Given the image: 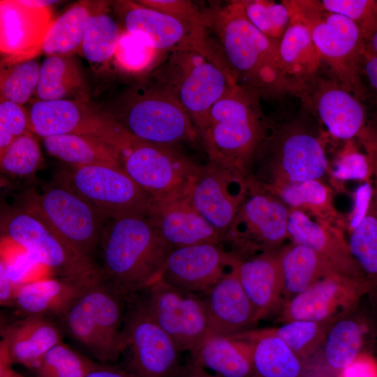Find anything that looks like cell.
<instances>
[{
	"instance_id": "obj_1",
	"label": "cell",
	"mask_w": 377,
	"mask_h": 377,
	"mask_svg": "<svg viewBox=\"0 0 377 377\" xmlns=\"http://www.w3.org/2000/svg\"><path fill=\"white\" fill-rule=\"evenodd\" d=\"M261 98L256 91L235 82L213 105L198 131L207 163L251 178L255 155L270 130Z\"/></svg>"
},
{
	"instance_id": "obj_2",
	"label": "cell",
	"mask_w": 377,
	"mask_h": 377,
	"mask_svg": "<svg viewBox=\"0 0 377 377\" xmlns=\"http://www.w3.org/2000/svg\"><path fill=\"white\" fill-rule=\"evenodd\" d=\"M202 9L206 27L216 36L221 56L235 82L262 97L286 94L276 62L279 43L266 37L249 21L242 1L213 3Z\"/></svg>"
},
{
	"instance_id": "obj_3",
	"label": "cell",
	"mask_w": 377,
	"mask_h": 377,
	"mask_svg": "<svg viewBox=\"0 0 377 377\" xmlns=\"http://www.w3.org/2000/svg\"><path fill=\"white\" fill-rule=\"evenodd\" d=\"M100 245L101 269L126 298L143 292L159 279L172 249L146 215L107 220Z\"/></svg>"
},
{
	"instance_id": "obj_4",
	"label": "cell",
	"mask_w": 377,
	"mask_h": 377,
	"mask_svg": "<svg viewBox=\"0 0 377 377\" xmlns=\"http://www.w3.org/2000/svg\"><path fill=\"white\" fill-rule=\"evenodd\" d=\"M327 167L318 134L306 121L296 119L270 128L255 155L251 179L267 189L319 179Z\"/></svg>"
},
{
	"instance_id": "obj_5",
	"label": "cell",
	"mask_w": 377,
	"mask_h": 377,
	"mask_svg": "<svg viewBox=\"0 0 377 377\" xmlns=\"http://www.w3.org/2000/svg\"><path fill=\"white\" fill-rule=\"evenodd\" d=\"M126 297L104 275L89 286L58 318L65 334L102 363L121 356Z\"/></svg>"
},
{
	"instance_id": "obj_6",
	"label": "cell",
	"mask_w": 377,
	"mask_h": 377,
	"mask_svg": "<svg viewBox=\"0 0 377 377\" xmlns=\"http://www.w3.org/2000/svg\"><path fill=\"white\" fill-rule=\"evenodd\" d=\"M283 2L290 15L309 30L332 76L360 100L363 98L365 91L360 75L367 44L359 28L346 17L324 9L319 1Z\"/></svg>"
},
{
	"instance_id": "obj_7",
	"label": "cell",
	"mask_w": 377,
	"mask_h": 377,
	"mask_svg": "<svg viewBox=\"0 0 377 377\" xmlns=\"http://www.w3.org/2000/svg\"><path fill=\"white\" fill-rule=\"evenodd\" d=\"M152 79L182 107L198 132L213 105L235 83L228 69L196 50L169 52Z\"/></svg>"
},
{
	"instance_id": "obj_8",
	"label": "cell",
	"mask_w": 377,
	"mask_h": 377,
	"mask_svg": "<svg viewBox=\"0 0 377 377\" xmlns=\"http://www.w3.org/2000/svg\"><path fill=\"white\" fill-rule=\"evenodd\" d=\"M112 116L130 134L147 142L177 146L200 140L182 107L152 82L128 92L121 110Z\"/></svg>"
},
{
	"instance_id": "obj_9",
	"label": "cell",
	"mask_w": 377,
	"mask_h": 377,
	"mask_svg": "<svg viewBox=\"0 0 377 377\" xmlns=\"http://www.w3.org/2000/svg\"><path fill=\"white\" fill-rule=\"evenodd\" d=\"M182 352L145 308L139 294L126 297L121 334L125 368L138 377H179Z\"/></svg>"
},
{
	"instance_id": "obj_10",
	"label": "cell",
	"mask_w": 377,
	"mask_h": 377,
	"mask_svg": "<svg viewBox=\"0 0 377 377\" xmlns=\"http://www.w3.org/2000/svg\"><path fill=\"white\" fill-rule=\"evenodd\" d=\"M24 206L39 215L68 245L92 258L107 220L64 184L30 193Z\"/></svg>"
},
{
	"instance_id": "obj_11",
	"label": "cell",
	"mask_w": 377,
	"mask_h": 377,
	"mask_svg": "<svg viewBox=\"0 0 377 377\" xmlns=\"http://www.w3.org/2000/svg\"><path fill=\"white\" fill-rule=\"evenodd\" d=\"M119 163L151 198L184 192L201 168L177 146L152 143L133 135L121 151Z\"/></svg>"
},
{
	"instance_id": "obj_12",
	"label": "cell",
	"mask_w": 377,
	"mask_h": 377,
	"mask_svg": "<svg viewBox=\"0 0 377 377\" xmlns=\"http://www.w3.org/2000/svg\"><path fill=\"white\" fill-rule=\"evenodd\" d=\"M28 117L30 131L43 138L66 134L91 136L110 145L119 154L133 136L111 114L88 101L36 100Z\"/></svg>"
},
{
	"instance_id": "obj_13",
	"label": "cell",
	"mask_w": 377,
	"mask_h": 377,
	"mask_svg": "<svg viewBox=\"0 0 377 377\" xmlns=\"http://www.w3.org/2000/svg\"><path fill=\"white\" fill-rule=\"evenodd\" d=\"M1 226L8 238L57 276H77L101 268L92 258L73 249L39 215L24 205L7 212Z\"/></svg>"
},
{
	"instance_id": "obj_14",
	"label": "cell",
	"mask_w": 377,
	"mask_h": 377,
	"mask_svg": "<svg viewBox=\"0 0 377 377\" xmlns=\"http://www.w3.org/2000/svg\"><path fill=\"white\" fill-rule=\"evenodd\" d=\"M290 211L276 196L251 183L222 244H229L241 258L253 251H274L288 238Z\"/></svg>"
},
{
	"instance_id": "obj_15",
	"label": "cell",
	"mask_w": 377,
	"mask_h": 377,
	"mask_svg": "<svg viewBox=\"0 0 377 377\" xmlns=\"http://www.w3.org/2000/svg\"><path fill=\"white\" fill-rule=\"evenodd\" d=\"M139 295L149 314L182 353L193 354L210 335L207 309L200 294L158 280Z\"/></svg>"
},
{
	"instance_id": "obj_16",
	"label": "cell",
	"mask_w": 377,
	"mask_h": 377,
	"mask_svg": "<svg viewBox=\"0 0 377 377\" xmlns=\"http://www.w3.org/2000/svg\"><path fill=\"white\" fill-rule=\"evenodd\" d=\"M63 184L91 205L106 220L146 215L151 198L121 167L73 168Z\"/></svg>"
},
{
	"instance_id": "obj_17",
	"label": "cell",
	"mask_w": 377,
	"mask_h": 377,
	"mask_svg": "<svg viewBox=\"0 0 377 377\" xmlns=\"http://www.w3.org/2000/svg\"><path fill=\"white\" fill-rule=\"evenodd\" d=\"M118 6L125 31L142 36L158 52L196 50L228 68L218 45L215 46L211 41L208 29L205 27L179 20L136 1H121Z\"/></svg>"
},
{
	"instance_id": "obj_18",
	"label": "cell",
	"mask_w": 377,
	"mask_h": 377,
	"mask_svg": "<svg viewBox=\"0 0 377 377\" xmlns=\"http://www.w3.org/2000/svg\"><path fill=\"white\" fill-rule=\"evenodd\" d=\"M368 293H371V288L367 281L334 274L286 300L281 318L283 323L306 320L332 323L355 309Z\"/></svg>"
},
{
	"instance_id": "obj_19",
	"label": "cell",
	"mask_w": 377,
	"mask_h": 377,
	"mask_svg": "<svg viewBox=\"0 0 377 377\" xmlns=\"http://www.w3.org/2000/svg\"><path fill=\"white\" fill-rule=\"evenodd\" d=\"M249 182L226 169L207 163L200 168L186 190L193 206L219 234L222 244L246 195Z\"/></svg>"
},
{
	"instance_id": "obj_20",
	"label": "cell",
	"mask_w": 377,
	"mask_h": 377,
	"mask_svg": "<svg viewBox=\"0 0 377 377\" xmlns=\"http://www.w3.org/2000/svg\"><path fill=\"white\" fill-rule=\"evenodd\" d=\"M240 258L221 244L202 243L172 249L158 280L200 294L228 272Z\"/></svg>"
},
{
	"instance_id": "obj_21",
	"label": "cell",
	"mask_w": 377,
	"mask_h": 377,
	"mask_svg": "<svg viewBox=\"0 0 377 377\" xmlns=\"http://www.w3.org/2000/svg\"><path fill=\"white\" fill-rule=\"evenodd\" d=\"M334 138L348 140L366 126L360 100L334 77L316 75L296 95Z\"/></svg>"
},
{
	"instance_id": "obj_22",
	"label": "cell",
	"mask_w": 377,
	"mask_h": 377,
	"mask_svg": "<svg viewBox=\"0 0 377 377\" xmlns=\"http://www.w3.org/2000/svg\"><path fill=\"white\" fill-rule=\"evenodd\" d=\"M54 20L50 7H34L22 0L0 1V50L4 61L14 64L41 52Z\"/></svg>"
},
{
	"instance_id": "obj_23",
	"label": "cell",
	"mask_w": 377,
	"mask_h": 377,
	"mask_svg": "<svg viewBox=\"0 0 377 377\" xmlns=\"http://www.w3.org/2000/svg\"><path fill=\"white\" fill-rule=\"evenodd\" d=\"M146 216L171 249L202 243L222 244L219 234L197 212L186 191L151 198Z\"/></svg>"
},
{
	"instance_id": "obj_24",
	"label": "cell",
	"mask_w": 377,
	"mask_h": 377,
	"mask_svg": "<svg viewBox=\"0 0 377 377\" xmlns=\"http://www.w3.org/2000/svg\"><path fill=\"white\" fill-rule=\"evenodd\" d=\"M64 335L57 318L42 315L20 316L1 324L0 354L13 365L20 364L30 370L63 341Z\"/></svg>"
},
{
	"instance_id": "obj_25",
	"label": "cell",
	"mask_w": 377,
	"mask_h": 377,
	"mask_svg": "<svg viewBox=\"0 0 377 377\" xmlns=\"http://www.w3.org/2000/svg\"><path fill=\"white\" fill-rule=\"evenodd\" d=\"M104 275L101 267L80 276L45 278L21 283L13 308L20 316L42 315L58 319L82 292Z\"/></svg>"
},
{
	"instance_id": "obj_26",
	"label": "cell",
	"mask_w": 377,
	"mask_h": 377,
	"mask_svg": "<svg viewBox=\"0 0 377 377\" xmlns=\"http://www.w3.org/2000/svg\"><path fill=\"white\" fill-rule=\"evenodd\" d=\"M288 232L292 242L306 246L317 252L339 274L367 281L352 256L340 227L327 222L313 221L303 211L291 209Z\"/></svg>"
},
{
	"instance_id": "obj_27",
	"label": "cell",
	"mask_w": 377,
	"mask_h": 377,
	"mask_svg": "<svg viewBox=\"0 0 377 377\" xmlns=\"http://www.w3.org/2000/svg\"><path fill=\"white\" fill-rule=\"evenodd\" d=\"M200 295L207 309L210 335L232 337L244 332L245 329L258 322L254 309L239 282L235 265Z\"/></svg>"
},
{
	"instance_id": "obj_28",
	"label": "cell",
	"mask_w": 377,
	"mask_h": 377,
	"mask_svg": "<svg viewBox=\"0 0 377 377\" xmlns=\"http://www.w3.org/2000/svg\"><path fill=\"white\" fill-rule=\"evenodd\" d=\"M276 62L285 92L295 95L319 74L323 63L309 30L293 16L279 44Z\"/></svg>"
},
{
	"instance_id": "obj_29",
	"label": "cell",
	"mask_w": 377,
	"mask_h": 377,
	"mask_svg": "<svg viewBox=\"0 0 377 377\" xmlns=\"http://www.w3.org/2000/svg\"><path fill=\"white\" fill-rule=\"evenodd\" d=\"M235 269L258 320L281 304L283 288L278 252L264 251L246 259L239 258Z\"/></svg>"
},
{
	"instance_id": "obj_30",
	"label": "cell",
	"mask_w": 377,
	"mask_h": 377,
	"mask_svg": "<svg viewBox=\"0 0 377 377\" xmlns=\"http://www.w3.org/2000/svg\"><path fill=\"white\" fill-rule=\"evenodd\" d=\"M243 343L251 362L249 377H303V359L267 330L244 332L230 337Z\"/></svg>"
},
{
	"instance_id": "obj_31",
	"label": "cell",
	"mask_w": 377,
	"mask_h": 377,
	"mask_svg": "<svg viewBox=\"0 0 377 377\" xmlns=\"http://www.w3.org/2000/svg\"><path fill=\"white\" fill-rule=\"evenodd\" d=\"M283 298L303 292L318 280L339 274L327 260L313 249L292 242L278 251Z\"/></svg>"
},
{
	"instance_id": "obj_32",
	"label": "cell",
	"mask_w": 377,
	"mask_h": 377,
	"mask_svg": "<svg viewBox=\"0 0 377 377\" xmlns=\"http://www.w3.org/2000/svg\"><path fill=\"white\" fill-rule=\"evenodd\" d=\"M38 100L88 101L80 64L73 56L47 57L40 64Z\"/></svg>"
},
{
	"instance_id": "obj_33",
	"label": "cell",
	"mask_w": 377,
	"mask_h": 377,
	"mask_svg": "<svg viewBox=\"0 0 377 377\" xmlns=\"http://www.w3.org/2000/svg\"><path fill=\"white\" fill-rule=\"evenodd\" d=\"M47 152L73 168L91 165L120 167L119 152L94 137L66 134L43 138Z\"/></svg>"
},
{
	"instance_id": "obj_34",
	"label": "cell",
	"mask_w": 377,
	"mask_h": 377,
	"mask_svg": "<svg viewBox=\"0 0 377 377\" xmlns=\"http://www.w3.org/2000/svg\"><path fill=\"white\" fill-rule=\"evenodd\" d=\"M102 3L82 1L54 20L43 40L41 52L50 56H73L80 52L87 23L103 10Z\"/></svg>"
},
{
	"instance_id": "obj_35",
	"label": "cell",
	"mask_w": 377,
	"mask_h": 377,
	"mask_svg": "<svg viewBox=\"0 0 377 377\" xmlns=\"http://www.w3.org/2000/svg\"><path fill=\"white\" fill-rule=\"evenodd\" d=\"M191 360L221 377H249L251 373L246 346L230 337L209 335Z\"/></svg>"
},
{
	"instance_id": "obj_36",
	"label": "cell",
	"mask_w": 377,
	"mask_h": 377,
	"mask_svg": "<svg viewBox=\"0 0 377 377\" xmlns=\"http://www.w3.org/2000/svg\"><path fill=\"white\" fill-rule=\"evenodd\" d=\"M292 209H306L319 221L339 227V216L332 202V192L319 179H313L264 189Z\"/></svg>"
},
{
	"instance_id": "obj_37",
	"label": "cell",
	"mask_w": 377,
	"mask_h": 377,
	"mask_svg": "<svg viewBox=\"0 0 377 377\" xmlns=\"http://www.w3.org/2000/svg\"><path fill=\"white\" fill-rule=\"evenodd\" d=\"M350 253L362 271L371 293H377V186L374 185L369 208L365 216L351 231L348 241Z\"/></svg>"
},
{
	"instance_id": "obj_38",
	"label": "cell",
	"mask_w": 377,
	"mask_h": 377,
	"mask_svg": "<svg viewBox=\"0 0 377 377\" xmlns=\"http://www.w3.org/2000/svg\"><path fill=\"white\" fill-rule=\"evenodd\" d=\"M363 340L361 325L351 318L335 320L324 340L325 359L333 371L342 372L360 355Z\"/></svg>"
},
{
	"instance_id": "obj_39",
	"label": "cell",
	"mask_w": 377,
	"mask_h": 377,
	"mask_svg": "<svg viewBox=\"0 0 377 377\" xmlns=\"http://www.w3.org/2000/svg\"><path fill=\"white\" fill-rule=\"evenodd\" d=\"M102 10L88 20L80 50L91 64L104 63L114 54L121 33L114 20Z\"/></svg>"
},
{
	"instance_id": "obj_40",
	"label": "cell",
	"mask_w": 377,
	"mask_h": 377,
	"mask_svg": "<svg viewBox=\"0 0 377 377\" xmlns=\"http://www.w3.org/2000/svg\"><path fill=\"white\" fill-rule=\"evenodd\" d=\"M99 364L62 341L29 371L31 377H86Z\"/></svg>"
},
{
	"instance_id": "obj_41",
	"label": "cell",
	"mask_w": 377,
	"mask_h": 377,
	"mask_svg": "<svg viewBox=\"0 0 377 377\" xmlns=\"http://www.w3.org/2000/svg\"><path fill=\"white\" fill-rule=\"evenodd\" d=\"M43 158L39 145L28 131L16 138L0 153L1 170L13 177H27L40 168Z\"/></svg>"
},
{
	"instance_id": "obj_42",
	"label": "cell",
	"mask_w": 377,
	"mask_h": 377,
	"mask_svg": "<svg viewBox=\"0 0 377 377\" xmlns=\"http://www.w3.org/2000/svg\"><path fill=\"white\" fill-rule=\"evenodd\" d=\"M40 64L34 59L10 64L1 72V101L22 105L36 91Z\"/></svg>"
},
{
	"instance_id": "obj_43",
	"label": "cell",
	"mask_w": 377,
	"mask_h": 377,
	"mask_svg": "<svg viewBox=\"0 0 377 377\" xmlns=\"http://www.w3.org/2000/svg\"><path fill=\"white\" fill-rule=\"evenodd\" d=\"M241 1L249 21L266 37L279 43L290 22V13L283 1Z\"/></svg>"
},
{
	"instance_id": "obj_44",
	"label": "cell",
	"mask_w": 377,
	"mask_h": 377,
	"mask_svg": "<svg viewBox=\"0 0 377 377\" xmlns=\"http://www.w3.org/2000/svg\"><path fill=\"white\" fill-rule=\"evenodd\" d=\"M330 323L306 320L285 322L281 326L267 330L279 338L299 357L310 355L324 341Z\"/></svg>"
},
{
	"instance_id": "obj_45",
	"label": "cell",
	"mask_w": 377,
	"mask_h": 377,
	"mask_svg": "<svg viewBox=\"0 0 377 377\" xmlns=\"http://www.w3.org/2000/svg\"><path fill=\"white\" fill-rule=\"evenodd\" d=\"M160 52L142 36L121 31L114 52L117 66L126 72L139 73L147 70Z\"/></svg>"
},
{
	"instance_id": "obj_46",
	"label": "cell",
	"mask_w": 377,
	"mask_h": 377,
	"mask_svg": "<svg viewBox=\"0 0 377 377\" xmlns=\"http://www.w3.org/2000/svg\"><path fill=\"white\" fill-rule=\"evenodd\" d=\"M319 2L326 10L350 20L359 28L366 44L377 31V1L322 0Z\"/></svg>"
},
{
	"instance_id": "obj_47",
	"label": "cell",
	"mask_w": 377,
	"mask_h": 377,
	"mask_svg": "<svg viewBox=\"0 0 377 377\" xmlns=\"http://www.w3.org/2000/svg\"><path fill=\"white\" fill-rule=\"evenodd\" d=\"M332 175L340 180L357 179L369 182L372 172L368 158L356 148L351 139L348 140L338 157Z\"/></svg>"
},
{
	"instance_id": "obj_48",
	"label": "cell",
	"mask_w": 377,
	"mask_h": 377,
	"mask_svg": "<svg viewBox=\"0 0 377 377\" xmlns=\"http://www.w3.org/2000/svg\"><path fill=\"white\" fill-rule=\"evenodd\" d=\"M30 131L28 112L21 105L8 101L0 103V153L17 137Z\"/></svg>"
},
{
	"instance_id": "obj_49",
	"label": "cell",
	"mask_w": 377,
	"mask_h": 377,
	"mask_svg": "<svg viewBox=\"0 0 377 377\" xmlns=\"http://www.w3.org/2000/svg\"><path fill=\"white\" fill-rule=\"evenodd\" d=\"M137 3L191 24L206 27L203 9L187 0H139Z\"/></svg>"
},
{
	"instance_id": "obj_50",
	"label": "cell",
	"mask_w": 377,
	"mask_h": 377,
	"mask_svg": "<svg viewBox=\"0 0 377 377\" xmlns=\"http://www.w3.org/2000/svg\"><path fill=\"white\" fill-rule=\"evenodd\" d=\"M374 187L369 182H364L354 193V205L349 216V228L353 231L365 216L370 206Z\"/></svg>"
},
{
	"instance_id": "obj_51",
	"label": "cell",
	"mask_w": 377,
	"mask_h": 377,
	"mask_svg": "<svg viewBox=\"0 0 377 377\" xmlns=\"http://www.w3.org/2000/svg\"><path fill=\"white\" fill-rule=\"evenodd\" d=\"M357 138L367 153L372 175L374 177V185L377 186V127L372 124H366Z\"/></svg>"
},
{
	"instance_id": "obj_52",
	"label": "cell",
	"mask_w": 377,
	"mask_h": 377,
	"mask_svg": "<svg viewBox=\"0 0 377 377\" xmlns=\"http://www.w3.org/2000/svg\"><path fill=\"white\" fill-rule=\"evenodd\" d=\"M20 284L12 280L3 259L0 261V304L4 307H13Z\"/></svg>"
},
{
	"instance_id": "obj_53",
	"label": "cell",
	"mask_w": 377,
	"mask_h": 377,
	"mask_svg": "<svg viewBox=\"0 0 377 377\" xmlns=\"http://www.w3.org/2000/svg\"><path fill=\"white\" fill-rule=\"evenodd\" d=\"M341 373L343 377H377V362L368 355H360Z\"/></svg>"
},
{
	"instance_id": "obj_54",
	"label": "cell",
	"mask_w": 377,
	"mask_h": 377,
	"mask_svg": "<svg viewBox=\"0 0 377 377\" xmlns=\"http://www.w3.org/2000/svg\"><path fill=\"white\" fill-rule=\"evenodd\" d=\"M86 377H138L125 368L108 363H100Z\"/></svg>"
},
{
	"instance_id": "obj_55",
	"label": "cell",
	"mask_w": 377,
	"mask_h": 377,
	"mask_svg": "<svg viewBox=\"0 0 377 377\" xmlns=\"http://www.w3.org/2000/svg\"><path fill=\"white\" fill-rule=\"evenodd\" d=\"M362 70L371 85L377 91V54L367 48L363 55Z\"/></svg>"
},
{
	"instance_id": "obj_56",
	"label": "cell",
	"mask_w": 377,
	"mask_h": 377,
	"mask_svg": "<svg viewBox=\"0 0 377 377\" xmlns=\"http://www.w3.org/2000/svg\"><path fill=\"white\" fill-rule=\"evenodd\" d=\"M179 377H221L217 374H215L200 364L193 361H191L185 364V367Z\"/></svg>"
},
{
	"instance_id": "obj_57",
	"label": "cell",
	"mask_w": 377,
	"mask_h": 377,
	"mask_svg": "<svg viewBox=\"0 0 377 377\" xmlns=\"http://www.w3.org/2000/svg\"><path fill=\"white\" fill-rule=\"evenodd\" d=\"M0 377H25L13 369V364L2 354H0Z\"/></svg>"
},
{
	"instance_id": "obj_58",
	"label": "cell",
	"mask_w": 377,
	"mask_h": 377,
	"mask_svg": "<svg viewBox=\"0 0 377 377\" xmlns=\"http://www.w3.org/2000/svg\"><path fill=\"white\" fill-rule=\"evenodd\" d=\"M22 1L28 6L34 7L47 8L50 5L58 2L57 1H42V0H22Z\"/></svg>"
},
{
	"instance_id": "obj_59",
	"label": "cell",
	"mask_w": 377,
	"mask_h": 377,
	"mask_svg": "<svg viewBox=\"0 0 377 377\" xmlns=\"http://www.w3.org/2000/svg\"><path fill=\"white\" fill-rule=\"evenodd\" d=\"M367 48L377 54V31L371 36L367 43Z\"/></svg>"
}]
</instances>
